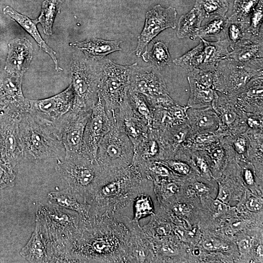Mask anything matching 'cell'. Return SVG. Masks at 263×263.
Listing matches in <instances>:
<instances>
[{"label":"cell","mask_w":263,"mask_h":263,"mask_svg":"<svg viewBox=\"0 0 263 263\" xmlns=\"http://www.w3.org/2000/svg\"><path fill=\"white\" fill-rule=\"evenodd\" d=\"M128 217H90L71 252L72 262L126 263Z\"/></svg>","instance_id":"1"},{"label":"cell","mask_w":263,"mask_h":263,"mask_svg":"<svg viewBox=\"0 0 263 263\" xmlns=\"http://www.w3.org/2000/svg\"><path fill=\"white\" fill-rule=\"evenodd\" d=\"M145 177L140 168L132 163L120 172L109 174L99 184L88 203L89 217L132 218L133 201Z\"/></svg>","instance_id":"2"},{"label":"cell","mask_w":263,"mask_h":263,"mask_svg":"<svg viewBox=\"0 0 263 263\" xmlns=\"http://www.w3.org/2000/svg\"><path fill=\"white\" fill-rule=\"evenodd\" d=\"M36 220L47 244L48 262H72L71 250L86 220L75 211L49 203L39 207Z\"/></svg>","instance_id":"3"},{"label":"cell","mask_w":263,"mask_h":263,"mask_svg":"<svg viewBox=\"0 0 263 263\" xmlns=\"http://www.w3.org/2000/svg\"><path fill=\"white\" fill-rule=\"evenodd\" d=\"M18 134L23 159L38 161L65 155L64 146L55 126L29 112L19 115Z\"/></svg>","instance_id":"4"},{"label":"cell","mask_w":263,"mask_h":263,"mask_svg":"<svg viewBox=\"0 0 263 263\" xmlns=\"http://www.w3.org/2000/svg\"><path fill=\"white\" fill-rule=\"evenodd\" d=\"M56 169L68 187L87 203L99 184L108 175L96 161L81 153L65 154L57 158Z\"/></svg>","instance_id":"5"},{"label":"cell","mask_w":263,"mask_h":263,"mask_svg":"<svg viewBox=\"0 0 263 263\" xmlns=\"http://www.w3.org/2000/svg\"><path fill=\"white\" fill-rule=\"evenodd\" d=\"M75 53L71 61V84L75 93L73 108L91 111L98 99V90L103 59Z\"/></svg>","instance_id":"6"},{"label":"cell","mask_w":263,"mask_h":263,"mask_svg":"<svg viewBox=\"0 0 263 263\" xmlns=\"http://www.w3.org/2000/svg\"><path fill=\"white\" fill-rule=\"evenodd\" d=\"M132 66L119 65L108 58L103 59L98 96L104 103L112 124L119 108L127 99Z\"/></svg>","instance_id":"7"},{"label":"cell","mask_w":263,"mask_h":263,"mask_svg":"<svg viewBox=\"0 0 263 263\" xmlns=\"http://www.w3.org/2000/svg\"><path fill=\"white\" fill-rule=\"evenodd\" d=\"M133 155V146L128 136L116 124H113L99 144L96 161L104 171L111 174L131 165Z\"/></svg>","instance_id":"8"},{"label":"cell","mask_w":263,"mask_h":263,"mask_svg":"<svg viewBox=\"0 0 263 263\" xmlns=\"http://www.w3.org/2000/svg\"><path fill=\"white\" fill-rule=\"evenodd\" d=\"M262 75L263 71L244 66L227 57L220 61L213 71V88L221 94L233 95L252 78Z\"/></svg>","instance_id":"9"},{"label":"cell","mask_w":263,"mask_h":263,"mask_svg":"<svg viewBox=\"0 0 263 263\" xmlns=\"http://www.w3.org/2000/svg\"><path fill=\"white\" fill-rule=\"evenodd\" d=\"M91 112L72 108L55 124L65 154H81L85 128Z\"/></svg>","instance_id":"10"},{"label":"cell","mask_w":263,"mask_h":263,"mask_svg":"<svg viewBox=\"0 0 263 263\" xmlns=\"http://www.w3.org/2000/svg\"><path fill=\"white\" fill-rule=\"evenodd\" d=\"M75 98L74 91L70 84L65 90L51 97L41 99H29L30 108L28 112L55 126L72 109Z\"/></svg>","instance_id":"11"},{"label":"cell","mask_w":263,"mask_h":263,"mask_svg":"<svg viewBox=\"0 0 263 263\" xmlns=\"http://www.w3.org/2000/svg\"><path fill=\"white\" fill-rule=\"evenodd\" d=\"M111 126L104 103L98 96L85 126L81 154L96 161L99 144Z\"/></svg>","instance_id":"12"},{"label":"cell","mask_w":263,"mask_h":263,"mask_svg":"<svg viewBox=\"0 0 263 263\" xmlns=\"http://www.w3.org/2000/svg\"><path fill=\"white\" fill-rule=\"evenodd\" d=\"M129 90L143 94L148 100L169 94L160 70L153 65L140 67L132 64L129 75Z\"/></svg>","instance_id":"13"},{"label":"cell","mask_w":263,"mask_h":263,"mask_svg":"<svg viewBox=\"0 0 263 263\" xmlns=\"http://www.w3.org/2000/svg\"><path fill=\"white\" fill-rule=\"evenodd\" d=\"M177 11L172 6L165 8L160 4L155 5L146 13L144 28L138 37L135 54L140 57L148 44L160 32L176 28Z\"/></svg>","instance_id":"14"},{"label":"cell","mask_w":263,"mask_h":263,"mask_svg":"<svg viewBox=\"0 0 263 263\" xmlns=\"http://www.w3.org/2000/svg\"><path fill=\"white\" fill-rule=\"evenodd\" d=\"M211 107L219 120V126L215 132L222 137L235 135L247 131L243 113L236 108L230 96L218 92Z\"/></svg>","instance_id":"15"},{"label":"cell","mask_w":263,"mask_h":263,"mask_svg":"<svg viewBox=\"0 0 263 263\" xmlns=\"http://www.w3.org/2000/svg\"><path fill=\"white\" fill-rule=\"evenodd\" d=\"M263 34L258 36L247 33L244 38L231 52L228 57L244 66L263 70Z\"/></svg>","instance_id":"16"},{"label":"cell","mask_w":263,"mask_h":263,"mask_svg":"<svg viewBox=\"0 0 263 263\" xmlns=\"http://www.w3.org/2000/svg\"><path fill=\"white\" fill-rule=\"evenodd\" d=\"M130 230L126 263H150L154 261L152 244L139 223L131 218L127 220Z\"/></svg>","instance_id":"17"},{"label":"cell","mask_w":263,"mask_h":263,"mask_svg":"<svg viewBox=\"0 0 263 263\" xmlns=\"http://www.w3.org/2000/svg\"><path fill=\"white\" fill-rule=\"evenodd\" d=\"M230 96L242 113L263 115V75L252 78L240 92Z\"/></svg>","instance_id":"18"},{"label":"cell","mask_w":263,"mask_h":263,"mask_svg":"<svg viewBox=\"0 0 263 263\" xmlns=\"http://www.w3.org/2000/svg\"><path fill=\"white\" fill-rule=\"evenodd\" d=\"M114 124L128 136L134 149L148 136L151 130L133 112L128 99L119 108Z\"/></svg>","instance_id":"19"},{"label":"cell","mask_w":263,"mask_h":263,"mask_svg":"<svg viewBox=\"0 0 263 263\" xmlns=\"http://www.w3.org/2000/svg\"><path fill=\"white\" fill-rule=\"evenodd\" d=\"M33 48L27 38L14 39L8 45L6 62L7 72L23 77L33 58Z\"/></svg>","instance_id":"20"},{"label":"cell","mask_w":263,"mask_h":263,"mask_svg":"<svg viewBox=\"0 0 263 263\" xmlns=\"http://www.w3.org/2000/svg\"><path fill=\"white\" fill-rule=\"evenodd\" d=\"M7 73L0 78V95L11 104L13 112L19 114L28 112L30 104L23 94L22 77Z\"/></svg>","instance_id":"21"},{"label":"cell","mask_w":263,"mask_h":263,"mask_svg":"<svg viewBox=\"0 0 263 263\" xmlns=\"http://www.w3.org/2000/svg\"><path fill=\"white\" fill-rule=\"evenodd\" d=\"M188 108L175 101L165 107L154 108L152 129L165 131L187 123Z\"/></svg>","instance_id":"22"},{"label":"cell","mask_w":263,"mask_h":263,"mask_svg":"<svg viewBox=\"0 0 263 263\" xmlns=\"http://www.w3.org/2000/svg\"><path fill=\"white\" fill-rule=\"evenodd\" d=\"M164 158V150L157 131L152 129L148 136L134 149L132 164L140 167Z\"/></svg>","instance_id":"23"},{"label":"cell","mask_w":263,"mask_h":263,"mask_svg":"<svg viewBox=\"0 0 263 263\" xmlns=\"http://www.w3.org/2000/svg\"><path fill=\"white\" fill-rule=\"evenodd\" d=\"M187 123L192 132H215L219 126L218 117L211 107L187 111Z\"/></svg>","instance_id":"24"},{"label":"cell","mask_w":263,"mask_h":263,"mask_svg":"<svg viewBox=\"0 0 263 263\" xmlns=\"http://www.w3.org/2000/svg\"><path fill=\"white\" fill-rule=\"evenodd\" d=\"M121 41L118 40L91 38L82 41L70 43V45L79 50L89 57L101 60L113 52L121 51Z\"/></svg>","instance_id":"25"},{"label":"cell","mask_w":263,"mask_h":263,"mask_svg":"<svg viewBox=\"0 0 263 263\" xmlns=\"http://www.w3.org/2000/svg\"><path fill=\"white\" fill-rule=\"evenodd\" d=\"M48 199L49 204L75 211L88 220L89 205L84 198L68 187L61 191L50 192Z\"/></svg>","instance_id":"26"},{"label":"cell","mask_w":263,"mask_h":263,"mask_svg":"<svg viewBox=\"0 0 263 263\" xmlns=\"http://www.w3.org/2000/svg\"><path fill=\"white\" fill-rule=\"evenodd\" d=\"M20 114L14 113L7 128L3 131L2 144L4 152L9 161L15 166L23 159L19 145L18 123Z\"/></svg>","instance_id":"27"},{"label":"cell","mask_w":263,"mask_h":263,"mask_svg":"<svg viewBox=\"0 0 263 263\" xmlns=\"http://www.w3.org/2000/svg\"><path fill=\"white\" fill-rule=\"evenodd\" d=\"M3 12L18 23L34 38L39 46L49 55L54 61L55 69L57 71L62 70L58 65L56 52L46 43L38 30L37 28V24L38 23V19H31L27 16L18 13L9 6L5 7L3 9Z\"/></svg>","instance_id":"28"},{"label":"cell","mask_w":263,"mask_h":263,"mask_svg":"<svg viewBox=\"0 0 263 263\" xmlns=\"http://www.w3.org/2000/svg\"><path fill=\"white\" fill-rule=\"evenodd\" d=\"M22 258L31 263L48 262L47 247L38 222L27 244L21 249Z\"/></svg>","instance_id":"29"},{"label":"cell","mask_w":263,"mask_h":263,"mask_svg":"<svg viewBox=\"0 0 263 263\" xmlns=\"http://www.w3.org/2000/svg\"><path fill=\"white\" fill-rule=\"evenodd\" d=\"M200 39L203 44V60L199 69L214 71L220 61L228 57L229 41L227 38L214 42Z\"/></svg>","instance_id":"30"},{"label":"cell","mask_w":263,"mask_h":263,"mask_svg":"<svg viewBox=\"0 0 263 263\" xmlns=\"http://www.w3.org/2000/svg\"><path fill=\"white\" fill-rule=\"evenodd\" d=\"M151 182L146 177L143 179L139 192L133 201L132 219L139 224L142 218L154 214L153 203L150 193Z\"/></svg>","instance_id":"31"},{"label":"cell","mask_w":263,"mask_h":263,"mask_svg":"<svg viewBox=\"0 0 263 263\" xmlns=\"http://www.w3.org/2000/svg\"><path fill=\"white\" fill-rule=\"evenodd\" d=\"M205 17L202 11L197 6L187 14L182 15L178 23L177 36L179 38H198L201 24Z\"/></svg>","instance_id":"32"},{"label":"cell","mask_w":263,"mask_h":263,"mask_svg":"<svg viewBox=\"0 0 263 263\" xmlns=\"http://www.w3.org/2000/svg\"><path fill=\"white\" fill-rule=\"evenodd\" d=\"M190 88V94L187 106L201 109L211 107L218 92L213 88L205 86L187 77Z\"/></svg>","instance_id":"33"},{"label":"cell","mask_w":263,"mask_h":263,"mask_svg":"<svg viewBox=\"0 0 263 263\" xmlns=\"http://www.w3.org/2000/svg\"><path fill=\"white\" fill-rule=\"evenodd\" d=\"M128 101L135 114L152 129L153 108L143 94L129 89Z\"/></svg>","instance_id":"34"},{"label":"cell","mask_w":263,"mask_h":263,"mask_svg":"<svg viewBox=\"0 0 263 263\" xmlns=\"http://www.w3.org/2000/svg\"><path fill=\"white\" fill-rule=\"evenodd\" d=\"M222 138L219 133L215 132H192L182 147L191 153L197 150H206L211 146L220 141Z\"/></svg>","instance_id":"35"},{"label":"cell","mask_w":263,"mask_h":263,"mask_svg":"<svg viewBox=\"0 0 263 263\" xmlns=\"http://www.w3.org/2000/svg\"><path fill=\"white\" fill-rule=\"evenodd\" d=\"M141 55L144 61L151 63L159 70L171 62L167 44L162 41L156 42L150 51L146 50Z\"/></svg>","instance_id":"36"},{"label":"cell","mask_w":263,"mask_h":263,"mask_svg":"<svg viewBox=\"0 0 263 263\" xmlns=\"http://www.w3.org/2000/svg\"><path fill=\"white\" fill-rule=\"evenodd\" d=\"M228 19L225 16L215 17L203 26H201L198 38L214 37L218 40L226 38V30Z\"/></svg>","instance_id":"37"},{"label":"cell","mask_w":263,"mask_h":263,"mask_svg":"<svg viewBox=\"0 0 263 263\" xmlns=\"http://www.w3.org/2000/svg\"><path fill=\"white\" fill-rule=\"evenodd\" d=\"M64 0H45L42 5L40 14L38 20L43 29L44 34H52V26L57 13Z\"/></svg>","instance_id":"38"},{"label":"cell","mask_w":263,"mask_h":263,"mask_svg":"<svg viewBox=\"0 0 263 263\" xmlns=\"http://www.w3.org/2000/svg\"><path fill=\"white\" fill-rule=\"evenodd\" d=\"M203 60V44L201 40L196 47L183 56L172 60L176 65L182 67L187 71L193 69H200Z\"/></svg>","instance_id":"39"},{"label":"cell","mask_w":263,"mask_h":263,"mask_svg":"<svg viewBox=\"0 0 263 263\" xmlns=\"http://www.w3.org/2000/svg\"><path fill=\"white\" fill-rule=\"evenodd\" d=\"M226 38L229 43V48L232 49L245 36L249 22L237 19L232 15L228 18Z\"/></svg>","instance_id":"40"},{"label":"cell","mask_w":263,"mask_h":263,"mask_svg":"<svg viewBox=\"0 0 263 263\" xmlns=\"http://www.w3.org/2000/svg\"><path fill=\"white\" fill-rule=\"evenodd\" d=\"M194 5L202 11L205 18L225 16L228 9L226 0H196Z\"/></svg>","instance_id":"41"},{"label":"cell","mask_w":263,"mask_h":263,"mask_svg":"<svg viewBox=\"0 0 263 263\" xmlns=\"http://www.w3.org/2000/svg\"><path fill=\"white\" fill-rule=\"evenodd\" d=\"M141 227L144 233L150 238L167 237L170 235L172 230V226L169 222L156 219H152Z\"/></svg>","instance_id":"42"},{"label":"cell","mask_w":263,"mask_h":263,"mask_svg":"<svg viewBox=\"0 0 263 263\" xmlns=\"http://www.w3.org/2000/svg\"><path fill=\"white\" fill-rule=\"evenodd\" d=\"M260 0H235L233 4V17L241 21L250 22V19Z\"/></svg>","instance_id":"43"},{"label":"cell","mask_w":263,"mask_h":263,"mask_svg":"<svg viewBox=\"0 0 263 263\" xmlns=\"http://www.w3.org/2000/svg\"><path fill=\"white\" fill-rule=\"evenodd\" d=\"M204 151L210 158L213 168L217 170L220 169L221 167L224 165L228 156L225 149L221 144L220 140Z\"/></svg>","instance_id":"44"},{"label":"cell","mask_w":263,"mask_h":263,"mask_svg":"<svg viewBox=\"0 0 263 263\" xmlns=\"http://www.w3.org/2000/svg\"><path fill=\"white\" fill-rule=\"evenodd\" d=\"M263 0H260L256 6L250 19L249 25L246 33L253 36L263 34Z\"/></svg>","instance_id":"45"},{"label":"cell","mask_w":263,"mask_h":263,"mask_svg":"<svg viewBox=\"0 0 263 263\" xmlns=\"http://www.w3.org/2000/svg\"><path fill=\"white\" fill-rule=\"evenodd\" d=\"M191 154L192 162L197 170L203 176L209 178L211 173L205 151L197 150Z\"/></svg>","instance_id":"46"},{"label":"cell","mask_w":263,"mask_h":263,"mask_svg":"<svg viewBox=\"0 0 263 263\" xmlns=\"http://www.w3.org/2000/svg\"><path fill=\"white\" fill-rule=\"evenodd\" d=\"M188 77L207 87L213 88V71L193 69L188 71Z\"/></svg>","instance_id":"47"},{"label":"cell","mask_w":263,"mask_h":263,"mask_svg":"<svg viewBox=\"0 0 263 263\" xmlns=\"http://www.w3.org/2000/svg\"><path fill=\"white\" fill-rule=\"evenodd\" d=\"M161 161L173 173L180 175H187L191 172L190 166L186 162L179 159H168Z\"/></svg>","instance_id":"48"},{"label":"cell","mask_w":263,"mask_h":263,"mask_svg":"<svg viewBox=\"0 0 263 263\" xmlns=\"http://www.w3.org/2000/svg\"><path fill=\"white\" fill-rule=\"evenodd\" d=\"M247 130L263 131V115L250 113H243Z\"/></svg>","instance_id":"49"},{"label":"cell","mask_w":263,"mask_h":263,"mask_svg":"<svg viewBox=\"0 0 263 263\" xmlns=\"http://www.w3.org/2000/svg\"><path fill=\"white\" fill-rule=\"evenodd\" d=\"M160 252L166 257H173L177 254V249L173 244L169 240H166L161 244Z\"/></svg>","instance_id":"50"},{"label":"cell","mask_w":263,"mask_h":263,"mask_svg":"<svg viewBox=\"0 0 263 263\" xmlns=\"http://www.w3.org/2000/svg\"><path fill=\"white\" fill-rule=\"evenodd\" d=\"M15 175L13 170L7 172L3 167L0 166V185L13 184Z\"/></svg>","instance_id":"51"},{"label":"cell","mask_w":263,"mask_h":263,"mask_svg":"<svg viewBox=\"0 0 263 263\" xmlns=\"http://www.w3.org/2000/svg\"><path fill=\"white\" fill-rule=\"evenodd\" d=\"M230 196V192L228 188L219 183V191L217 200L223 203H226L229 201Z\"/></svg>","instance_id":"52"},{"label":"cell","mask_w":263,"mask_h":263,"mask_svg":"<svg viewBox=\"0 0 263 263\" xmlns=\"http://www.w3.org/2000/svg\"><path fill=\"white\" fill-rule=\"evenodd\" d=\"M172 212L176 215H184L189 211V207L185 204L175 202L171 207Z\"/></svg>","instance_id":"53"},{"label":"cell","mask_w":263,"mask_h":263,"mask_svg":"<svg viewBox=\"0 0 263 263\" xmlns=\"http://www.w3.org/2000/svg\"><path fill=\"white\" fill-rule=\"evenodd\" d=\"M247 208L252 212H257L262 208V205L255 198H250L246 203Z\"/></svg>","instance_id":"54"},{"label":"cell","mask_w":263,"mask_h":263,"mask_svg":"<svg viewBox=\"0 0 263 263\" xmlns=\"http://www.w3.org/2000/svg\"><path fill=\"white\" fill-rule=\"evenodd\" d=\"M244 177L246 184L252 185L254 183V178L253 171L248 168H244L243 171Z\"/></svg>","instance_id":"55"},{"label":"cell","mask_w":263,"mask_h":263,"mask_svg":"<svg viewBox=\"0 0 263 263\" xmlns=\"http://www.w3.org/2000/svg\"><path fill=\"white\" fill-rule=\"evenodd\" d=\"M219 244L216 242L211 239L207 240L203 244L204 247L208 250H215L219 248Z\"/></svg>","instance_id":"56"},{"label":"cell","mask_w":263,"mask_h":263,"mask_svg":"<svg viewBox=\"0 0 263 263\" xmlns=\"http://www.w3.org/2000/svg\"><path fill=\"white\" fill-rule=\"evenodd\" d=\"M238 246L242 252H246L250 248V242L248 239L243 240L239 242Z\"/></svg>","instance_id":"57"},{"label":"cell","mask_w":263,"mask_h":263,"mask_svg":"<svg viewBox=\"0 0 263 263\" xmlns=\"http://www.w3.org/2000/svg\"><path fill=\"white\" fill-rule=\"evenodd\" d=\"M194 189L199 192H205L208 191V188L202 183L196 182L193 185Z\"/></svg>","instance_id":"58"},{"label":"cell","mask_w":263,"mask_h":263,"mask_svg":"<svg viewBox=\"0 0 263 263\" xmlns=\"http://www.w3.org/2000/svg\"><path fill=\"white\" fill-rule=\"evenodd\" d=\"M213 207L215 211L217 213H220L223 212L225 210V207L224 203L218 201V200H215L213 203Z\"/></svg>","instance_id":"59"},{"label":"cell","mask_w":263,"mask_h":263,"mask_svg":"<svg viewBox=\"0 0 263 263\" xmlns=\"http://www.w3.org/2000/svg\"><path fill=\"white\" fill-rule=\"evenodd\" d=\"M257 253L260 256H263V248L262 245H260L257 248Z\"/></svg>","instance_id":"60"},{"label":"cell","mask_w":263,"mask_h":263,"mask_svg":"<svg viewBox=\"0 0 263 263\" xmlns=\"http://www.w3.org/2000/svg\"><path fill=\"white\" fill-rule=\"evenodd\" d=\"M200 253V250L198 248H195L193 250V254L195 255H199Z\"/></svg>","instance_id":"61"}]
</instances>
